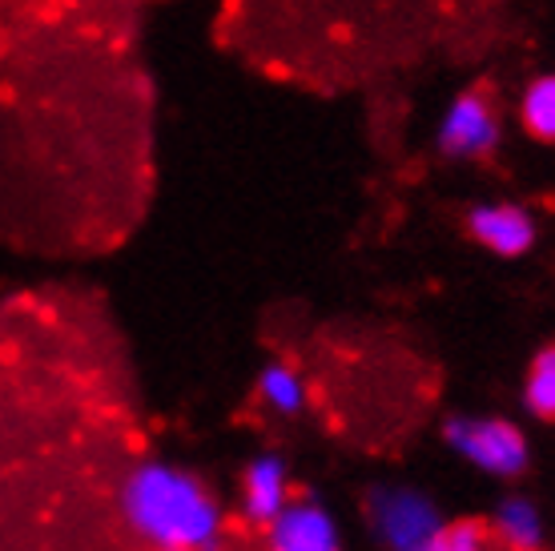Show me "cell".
I'll use <instances>...</instances> for the list:
<instances>
[{
    "label": "cell",
    "mask_w": 555,
    "mask_h": 551,
    "mask_svg": "<svg viewBox=\"0 0 555 551\" xmlns=\"http://www.w3.org/2000/svg\"><path fill=\"white\" fill-rule=\"evenodd\" d=\"M129 527L153 548L197 551L222 539V503L209 496L197 475L169 463H145L129 475L121 491Z\"/></svg>",
    "instance_id": "6da1fadb"
},
{
    "label": "cell",
    "mask_w": 555,
    "mask_h": 551,
    "mask_svg": "<svg viewBox=\"0 0 555 551\" xmlns=\"http://www.w3.org/2000/svg\"><path fill=\"white\" fill-rule=\"evenodd\" d=\"M371 527L395 551H435L443 520L427 496L411 487H387L371 496Z\"/></svg>",
    "instance_id": "7a4b0ae2"
},
{
    "label": "cell",
    "mask_w": 555,
    "mask_h": 551,
    "mask_svg": "<svg viewBox=\"0 0 555 551\" xmlns=\"http://www.w3.org/2000/svg\"><path fill=\"white\" fill-rule=\"evenodd\" d=\"M447 443L472 467L500 475V479H512V475L528 467V439L507 419H451L447 423Z\"/></svg>",
    "instance_id": "3957f363"
},
{
    "label": "cell",
    "mask_w": 555,
    "mask_h": 551,
    "mask_svg": "<svg viewBox=\"0 0 555 551\" xmlns=\"http://www.w3.org/2000/svg\"><path fill=\"white\" fill-rule=\"evenodd\" d=\"M439 145L451 157H487L500 145V113L483 93H463L439 121Z\"/></svg>",
    "instance_id": "277c9868"
},
{
    "label": "cell",
    "mask_w": 555,
    "mask_h": 551,
    "mask_svg": "<svg viewBox=\"0 0 555 551\" xmlns=\"http://www.w3.org/2000/svg\"><path fill=\"white\" fill-rule=\"evenodd\" d=\"M270 548L278 551H334L338 548V524L314 499H286V508L266 524Z\"/></svg>",
    "instance_id": "5b68a950"
},
{
    "label": "cell",
    "mask_w": 555,
    "mask_h": 551,
    "mask_svg": "<svg viewBox=\"0 0 555 551\" xmlns=\"http://www.w3.org/2000/svg\"><path fill=\"white\" fill-rule=\"evenodd\" d=\"M467 230L483 249L500 254V258H519L528 254L531 242H535V221L524 206H475L472 218H467Z\"/></svg>",
    "instance_id": "8992f818"
},
{
    "label": "cell",
    "mask_w": 555,
    "mask_h": 551,
    "mask_svg": "<svg viewBox=\"0 0 555 551\" xmlns=\"http://www.w3.org/2000/svg\"><path fill=\"white\" fill-rule=\"evenodd\" d=\"M286 499H291V471H286V463L278 456L254 459L246 475H242V515L250 524L266 527L278 511L286 508Z\"/></svg>",
    "instance_id": "52a82bcc"
},
{
    "label": "cell",
    "mask_w": 555,
    "mask_h": 551,
    "mask_svg": "<svg viewBox=\"0 0 555 551\" xmlns=\"http://www.w3.org/2000/svg\"><path fill=\"white\" fill-rule=\"evenodd\" d=\"M491 531L503 548H540L543 539V515L535 511V503L528 499H503L495 508V520H491Z\"/></svg>",
    "instance_id": "ba28073f"
},
{
    "label": "cell",
    "mask_w": 555,
    "mask_h": 551,
    "mask_svg": "<svg viewBox=\"0 0 555 551\" xmlns=\"http://www.w3.org/2000/svg\"><path fill=\"white\" fill-rule=\"evenodd\" d=\"M258 399L274 414H298L306 407V383L291 367H266L258 374Z\"/></svg>",
    "instance_id": "9c48e42d"
},
{
    "label": "cell",
    "mask_w": 555,
    "mask_h": 551,
    "mask_svg": "<svg viewBox=\"0 0 555 551\" xmlns=\"http://www.w3.org/2000/svg\"><path fill=\"white\" fill-rule=\"evenodd\" d=\"M519 117L531 138L555 141V77H540L528 85V93L519 101Z\"/></svg>",
    "instance_id": "30bf717a"
},
{
    "label": "cell",
    "mask_w": 555,
    "mask_h": 551,
    "mask_svg": "<svg viewBox=\"0 0 555 551\" xmlns=\"http://www.w3.org/2000/svg\"><path fill=\"white\" fill-rule=\"evenodd\" d=\"M524 399H528L531 414L555 419V346L535 355L528 371V386H524Z\"/></svg>",
    "instance_id": "8fae6325"
},
{
    "label": "cell",
    "mask_w": 555,
    "mask_h": 551,
    "mask_svg": "<svg viewBox=\"0 0 555 551\" xmlns=\"http://www.w3.org/2000/svg\"><path fill=\"white\" fill-rule=\"evenodd\" d=\"M487 548V527L479 524H443L435 551H479Z\"/></svg>",
    "instance_id": "7c38bea8"
}]
</instances>
